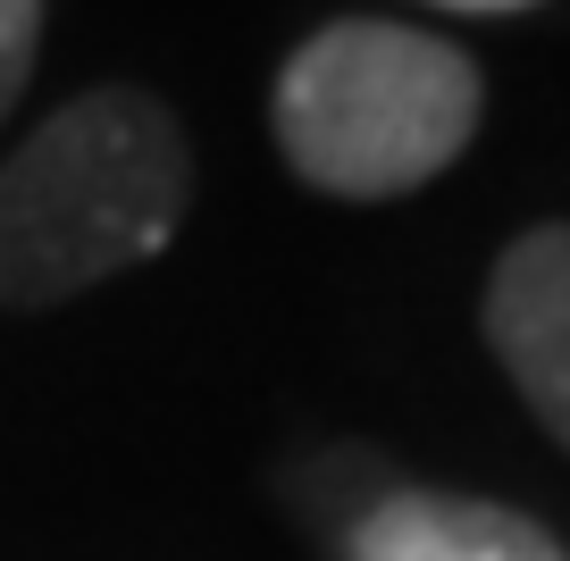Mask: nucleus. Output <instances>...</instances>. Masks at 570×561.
I'll return each mask as SVG.
<instances>
[{
    "label": "nucleus",
    "mask_w": 570,
    "mask_h": 561,
    "mask_svg": "<svg viewBox=\"0 0 570 561\" xmlns=\"http://www.w3.org/2000/svg\"><path fill=\"white\" fill-rule=\"evenodd\" d=\"M487 344L520 403L570 453V227H529L487 277Z\"/></svg>",
    "instance_id": "7ed1b4c3"
},
{
    "label": "nucleus",
    "mask_w": 570,
    "mask_h": 561,
    "mask_svg": "<svg viewBox=\"0 0 570 561\" xmlns=\"http://www.w3.org/2000/svg\"><path fill=\"white\" fill-rule=\"evenodd\" d=\"M194 142L142 85H92L0 159V311H59L185 227Z\"/></svg>",
    "instance_id": "f257e3e1"
},
{
    "label": "nucleus",
    "mask_w": 570,
    "mask_h": 561,
    "mask_svg": "<svg viewBox=\"0 0 570 561\" xmlns=\"http://www.w3.org/2000/svg\"><path fill=\"white\" fill-rule=\"evenodd\" d=\"M487 85L470 51L394 18H336L277 68L268 126L311 194L394 201L445 176L479 135Z\"/></svg>",
    "instance_id": "f03ea898"
},
{
    "label": "nucleus",
    "mask_w": 570,
    "mask_h": 561,
    "mask_svg": "<svg viewBox=\"0 0 570 561\" xmlns=\"http://www.w3.org/2000/svg\"><path fill=\"white\" fill-rule=\"evenodd\" d=\"M436 9H470V18H503V9H537V0H436Z\"/></svg>",
    "instance_id": "423d86ee"
},
{
    "label": "nucleus",
    "mask_w": 570,
    "mask_h": 561,
    "mask_svg": "<svg viewBox=\"0 0 570 561\" xmlns=\"http://www.w3.org/2000/svg\"><path fill=\"white\" fill-rule=\"evenodd\" d=\"M35 51H42V0H0V118L26 101Z\"/></svg>",
    "instance_id": "39448f33"
},
{
    "label": "nucleus",
    "mask_w": 570,
    "mask_h": 561,
    "mask_svg": "<svg viewBox=\"0 0 570 561\" xmlns=\"http://www.w3.org/2000/svg\"><path fill=\"white\" fill-rule=\"evenodd\" d=\"M344 561H570V553L503 503L394 486L361 520H344Z\"/></svg>",
    "instance_id": "20e7f679"
}]
</instances>
